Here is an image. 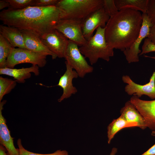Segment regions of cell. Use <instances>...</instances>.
<instances>
[{"instance_id":"cell-21","label":"cell","mask_w":155,"mask_h":155,"mask_svg":"<svg viewBox=\"0 0 155 155\" xmlns=\"http://www.w3.org/2000/svg\"><path fill=\"white\" fill-rule=\"evenodd\" d=\"M13 48L0 34V68L6 67L7 59Z\"/></svg>"},{"instance_id":"cell-11","label":"cell","mask_w":155,"mask_h":155,"mask_svg":"<svg viewBox=\"0 0 155 155\" xmlns=\"http://www.w3.org/2000/svg\"><path fill=\"white\" fill-rule=\"evenodd\" d=\"M40 38L57 57L64 58L69 40L63 34L55 29Z\"/></svg>"},{"instance_id":"cell-14","label":"cell","mask_w":155,"mask_h":155,"mask_svg":"<svg viewBox=\"0 0 155 155\" xmlns=\"http://www.w3.org/2000/svg\"><path fill=\"white\" fill-rule=\"evenodd\" d=\"M6 102L5 100L0 102V143L6 149L8 155H19V149L16 148L14 146L13 138L11 135L6 119L2 115L3 106Z\"/></svg>"},{"instance_id":"cell-23","label":"cell","mask_w":155,"mask_h":155,"mask_svg":"<svg viewBox=\"0 0 155 155\" xmlns=\"http://www.w3.org/2000/svg\"><path fill=\"white\" fill-rule=\"evenodd\" d=\"M17 144L19 150V155H69L68 152L65 150H57L53 153L48 154L36 153L30 152L23 147L20 138L17 140Z\"/></svg>"},{"instance_id":"cell-24","label":"cell","mask_w":155,"mask_h":155,"mask_svg":"<svg viewBox=\"0 0 155 155\" xmlns=\"http://www.w3.org/2000/svg\"><path fill=\"white\" fill-rule=\"evenodd\" d=\"M10 8L15 9H21L30 6H33L34 0H7Z\"/></svg>"},{"instance_id":"cell-5","label":"cell","mask_w":155,"mask_h":155,"mask_svg":"<svg viewBox=\"0 0 155 155\" xmlns=\"http://www.w3.org/2000/svg\"><path fill=\"white\" fill-rule=\"evenodd\" d=\"M46 57L26 49L13 48L7 59L6 67L14 68L16 65L23 63L42 67L46 64Z\"/></svg>"},{"instance_id":"cell-16","label":"cell","mask_w":155,"mask_h":155,"mask_svg":"<svg viewBox=\"0 0 155 155\" xmlns=\"http://www.w3.org/2000/svg\"><path fill=\"white\" fill-rule=\"evenodd\" d=\"M32 73L36 76L39 74V67L33 65L30 67L17 69L5 67L0 68V74L6 75L13 77L17 82L24 83L26 80L30 78Z\"/></svg>"},{"instance_id":"cell-33","label":"cell","mask_w":155,"mask_h":155,"mask_svg":"<svg viewBox=\"0 0 155 155\" xmlns=\"http://www.w3.org/2000/svg\"><path fill=\"white\" fill-rule=\"evenodd\" d=\"M117 152V148L115 147H113L112 149L110 154L107 155H116Z\"/></svg>"},{"instance_id":"cell-20","label":"cell","mask_w":155,"mask_h":155,"mask_svg":"<svg viewBox=\"0 0 155 155\" xmlns=\"http://www.w3.org/2000/svg\"><path fill=\"white\" fill-rule=\"evenodd\" d=\"M149 0H114L119 11L130 9L146 13Z\"/></svg>"},{"instance_id":"cell-34","label":"cell","mask_w":155,"mask_h":155,"mask_svg":"<svg viewBox=\"0 0 155 155\" xmlns=\"http://www.w3.org/2000/svg\"><path fill=\"white\" fill-rule=\"evenodd\" d=\"M151 134L152 135L155 136V130L152 131Z\"/></svg>"},{"instance_id":"cell-25","label":"cell","mask_w":155,"mask_h":155,"mask_svg":"<svg viewBox=\"0 0 155 155\" xmlns=\"http://www.w3.org/2000/svg\"><path fill=\"white\" fill-rule=\"evenodd\" d=\"M102 7L105 12L110 17L119 11L115 3L114 0H102Z\"/></svg>"},{"instance_id":"cell-28","label":"cell","mask_w":155,"mask_h":155,"mask_svg":"<svg viewBox=\"0 0 155 155\" xmlns=\"http://www.w3.org/2000/svg\"><path fill=\"white\" fill-rule=\"evenodd\" d=\"M59 0H34L33 6L46 7L56 6Z\"/></svg>"},{"instance_id":"cell-9","label":"cell","mask_w":155,"mask_h":155,"mask_svg":"<svg viewBox=\"0 0 155 155\" xmlns=\"http://www.w3.org/2000/svg\"><path fill=\"white\" fill-rule=\"evenodd\" d=\"M110 17L103 7L89 15L82 23V33L85 38L87 40H88L98 27L105 28Z\"/></svg>"},{"instance_id":"cell-3","label":"cell","mask_w":155,"mask_h":155,"mask_svg":"<svg viewBox=\"0 0 155 155\" xmlns=\"http://www.w3.org/2000/svg\"><path fill=\"white\" fill-rule=\"evenodd\" d=\"M105 28L98 27L95 34L80 46L79 49L91 65L96 63L99 59L108 61L114 55L113 49L109 47L105 36Z\"/></svg>"},{"instance_id":"cell-2","label":"cell","mask_w":155,"mask_h":155,"mask_svg":"<svg viewBox=\"0 0 155 155\" xmlns=\"http://www.w3.org/2000/svg\"><path fill=\"white\" fill-rule=\"evenodd\" d=\"M142 14L139 11L126 9L119 10L110 17L105 30L108 46L123 52L129 48L140 32Z\"/></svg>"},{"instance_id":"cell-19","label":"cell","mask_w":155,"mask_h":155,"mask_svg":"<svg viewBox=\"0 0 155 155\" xmlns=\"http://www.w3.org/2000/svg\"><path fill=\"white\" fill-rule=\"evenodd\" d=\"M134 127H138L137 123L128 122L121 116L114 119L107 127L108 143H111L116 134L121 130L125 128Z\"/></svg>"},{"instance_id":"cell-18","label":"cell","mask_w":155,"mask_h":155,"mask_svg":"<svg viewBox=\"0 0 155 155\" xmlns=\"http://www.w3.org/2000/svg\"><path fill=\"white\" fill-rule=\"evenodd\" d=\"M120 113V116L125 120L137 123L138 127L141 129H144L147 127L144 118L130 100L127 101L121 108Z\"/></svg>"},{"instance_id":"cell-10","label":"cell","mask_w":155,"mask_h":155,"mask_svg":"<svg viewBox=\"0 0 155 155\" xmlns=\"http://www.w3.org/2000/svg\"><path fill=\"white\" fill-rule=\"evenodd\" d=\"M151 58L155 59V57ZM122 79L123 82L127 84L125 90L128 94L136 96L139 98L145 95L152 99H155V70L151 77L149 82L145 84L140 85L135 83L128 75H123Z\"/></svg>"},{"instance_id":"cell-17","label":"cell","mask_w":155,"mask_h":155,"mask_svg":"<svg viewBox=\"0 0 155 155\" xmlns=\"http://www.w3.org/2000/svg\"><path fill=\"white\" fill-rule=\"evenodd\" d=\"M0 34L12 46L13 48L26 49L23 34L21 30L12 26L3 24L0 26Z\"/></svg>"},{"instance_id":"cell-15","label":"cell","mask_w":155,"mask_h":155,"mask_svg":"<svg viewBox=\"0 0 155 155\" xmlns=\"http://www.w3.org/2000/svg\"><path fill=\"white\" fill-rule=\"evenodd\" d=\"M21 31L23 34L26 49L46 56H51L53 59H55L57 57L43 43L38 36L29 31L22 30Z\"/></svg>"},{"instance_id":"cell-6","label":"cell","mask_w":155,"mask_h":155,"mask_svg":"<svg viewBox=\"0 0 155 155\" xmlns=\"http://www.w3.org/2000/svg\"><path fill=\"white\" fill-rule=\"evenodd\" d=\"M78 46L69 40L64 58L66 61L76 72L78 77L83 78L86 74L92 73L94 68L88 64Z\"/></svg>"},{"instance_id":"cell-4","label":"cell","mask_w":155,"mask_h":155,"mask_svg":"<svg viewBox=\"0 0 155 155\" xmlns=\"http://www.w3.org/2000/svg\"><path fill=\"white\" fill-rule=\"evenodd\" d=\"M56 6L61 12V19L82 21L102 7V0H59Z\"/></svg>"},{"instance_id":"cell-13","label":"cell","mask_w":155,"mask_h":155,"mask_svg":"<svg viewBox=\"0 0 155 155\" xmlns=\"http://www.w3.org/2000/svg\"><path fill=\"white\" fill-rule=\"evenodd\" d=\"M65 63L66 70L60 77L57 85L61 88L63 90L61 96L58 100L59 102L69 98L72 94H75L78 92L76 88L73 85L72 81L73 79L78 77V75L66 61H65Z\"/></svg>"},{"instance_id":"cell-31","label":"cell","mask_w":155,"mask_h":155,"mask_svg":"<svg viewBox=\"0 0 155 155\" xmlns=\"http://www.w3.org/2000/svg\"><path fill=\"white\" fill-rule=\"evenodd\" d=\"M10 7V5L7 0H1L0 1V9L2 10L4 8Z\"/></svg>"},{"instance_id":"cell-30","label":"cell","mask_w":155,"mask_h":155,"mask_svg":"<svg viewBox=\"0 0 155 155\" xmlns=\"http://www.w3.org/2000/svg\"><path fill=\"white\" fill-rule=\"evenodd\" d=\"M140 155H155V144Z\"/></svg>"},{"instance_id":"cell-22","label":"cell","mask_w":155,"mask_h":155,"mask_svg":"<svg viewBox=\"0 0 155 155\" xmlns=\"http://www.w3.org/2000/svg\"><path fill=\"white\" fill-rule=\"evenodd\" d=\"M17 82L15 80L0 77V102L5 95L9 94L15 87Z\"/></svg>"},{"instance_id":"cell-29","label":"cell","mask_w":155,"mask_h":155,"mask_svg":"<svg viewBox=\"0 0 155 155\" xmlns=\"http://www.w3.org/2000/svg\"><path fill=\"white\" fill-rule=\"evenodd\" d=\"M155 44V23L153 24L150 28L149 35L148 38Z\"/></svg>"},{"instance_id":"cell-1","label":"cell","mask_w":155,"mask_h":155,"mask_svg":"<svg viewBox=\"0 0 155 155\" xmlns=\"http://www.w3.org/2000/svg\"><path fill=\"white\" fill-rule=\"evenodd\" d=\"M61 12L56 6H30L21 9L10 8L0 13L3 24L31 32L40 38L56 29Z\"/></svg>"},{"instance_id":"cell-8","label":"cell","mask_w":155,"mask_h":155,"mask_svg":"<svg viewBox=\"0 0 155 155\" xmlns=\"http://www.w3.org/2000/svg\"><path fill=\"white\" fill-rule=\"evenodd\" d=\"M142 22L138 36L129 48L123 51L126 59L129 63L139 61V56L141 52L139 46L143 40L148 37L150 28L153 25L146 13H142Z\"/></svg>"},{"instance_id":"cell-32","label":"cell","mask_w":155,"mask_h":155,"mask_svg":"<svg viewBox=\"0 0 155 155\" xmlns=\"http://www.w3.org/2000/svg\"><path fill=\"white\" fill-rule=\"evenodd\" d=\"M7 150L5 147L2 145H0V155H8L6 153Z\"/></svg>"},{"instance_id":"cell-7","label":"cell","mask_w":155,"mask_h":155,"mask_svg":"<svg viewBox=\"0 0 155 155\" xmlns=\"http://www.w3.org/2000/svg\"><path fill=\"white\" fill-rule=\"evenodd\" d=\"M82 22L73 19H61L58 22L56 29L69 40L80 47L84 45L87 41L82 33Z\"/></svg>"},{"instance_id":"cell-12","label":"cell","mask_w":155,"mask_h":155,"mask_svg":"<svg viewBox=\"0 0 155 155\" xmlns=\"http://www.w3.org/2000/svg\"><path fill=\"white\" fill-rule=\"evenodd\" d=\"M144 118L147 127L155 130V99L152 100H142L133 95L129 100Z\"/></svg>"},{"instance_id":"cell-26","label":"cell","mask_w":155,"mask_h":155,"mask_svg":"<svg viewBox=\"0 0 155 155\" xmlns=\"http://www.w3.org/2000/svg\"><path fill=\"white\" fill-rule=\"evenodd\" d=\"M142 49V51L139 56L150 52H155V44L148 38H146L144 40Z\"/></svg>"},{"instance_id":"cell-27","label":"cell","mask_w":155,"mask_h":155,"mask_svg":"<svg viewBox=\"0 0 155 155\" xmlns=\"http://www.w3.org/2000/svg\"><path fill=\"white\" fill-rule=\"evenodd\" d=\"M146 13L152 23H155V0H149Z\"/></svg>"}]
</instances>
